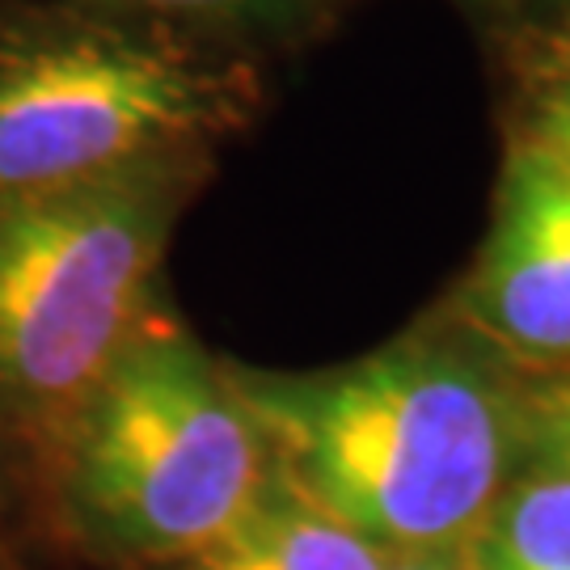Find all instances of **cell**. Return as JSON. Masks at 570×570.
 I'll return each instance as SVG.
<instances>
[{"mask_svg":"<svg viewBox=\"0 0 570 570\" xmlns=\"http://www.w3.org/2000/svg\"><path fill=\"white\" fill-rule=\"evenodd\" d=\"M503 42H558L570 47V0H503V21L494 30Z\"/></svg>","mask_w":570,"mask_h":570,"instance_id":"obj_12","label":"cell"},{"mask_svg":"<svg viewBox=\"0 0 570 570\" xmlns=\"http://www.w3.org/2000/svg\"><path fill=\"white\" fill-rule=\"evenodd\" d=\"M449 4H456L482 35H494L503 21V0H449Z\"/></svg>","mask_w":570,"mask_h":570,"instance_id":"obj_13","label":"cell"},{"mask_svg":"<svg viewBox=\"0 0 570 570\" xmlns=\"http://www.w3.org/2000/svg\"><path fill=\"white\" fill-rule=\"evenodd\" d=\"M216 169L220 153H186L0 199V461L35 532L68 423L122 346L174 305L165 263Z\"/></svg>","mask_w":570,"mask_h":570,"instance_id":"obj_3","label":"cell"},{"mask_svg":"<svg viewBox=\"0 0 570 570\" xmlns=\"http://www.w3.org/2000/svg\"><path fill=\"white\" fill-rule=\"evenodd\" d=\"M393 558L313 508L275 473L263 499L216 546L169 570H389Z\"/></svg>","mask_w":570,"mask_h":570,"instance_id":"obj_6","label":"cell"},{"mask_svg":"<svg viewBox=\"0 0 570 570\" xmlns=\"http://www.w3.org/2000/svg\"><path fill=\"white\" fill-rule=\"evenodd\" d=\"M511 63L508 148H520L570 183V47L503 42Z\"/></svg>","mask_w":570,"mask_h":570,"instance_id":"obj_9","label":"cell"},{"mask_svg":"<svg viewBox=\"0 0 570 570\" xmlns=\"http://www.w3.org/2000/svg\"><path fill=\"white\" fill-rule=\"evenodd\" d=\"M271 68L169 26L0 0V199L225 153L254 131Z\"/></svg>","mask_w":570,"mask_h":570,"instance_id":"obj_4","label":"cell"},{"mask_svg":"<svg viewBox=\"0 0 570 570\" xmlns=\"http://www.w3.org/2000/svg\"><path fill=\"white\" fill-rule=\"evenodd\" d=\"M389 570H465L461 550L456 553H414V558H393Z\"/></svg>","mask_w":570,"mask_h":570,"instance_id":"obj_14","label":"cell"},{"mask_svg":"<svg viewBox=\"0 0 570 570\" xmlns=\"http://www.w3.org/2000/svg\"><path fill=\"white\" fill-rule=\"evenodd\" d=\"M228 367L275 473L389 558L465 550L529 465V376L440 305L346 364Z\"/></svg>","mask_w":570,"mask_h":570,"instance_id":"obj_1","label":"cell"},{"mask_svg":"<svg viewBox=\"0 0 570 570\" xmlns=\"http://www.w3.org/2000/svg\"><path fill=\"white\" fill-rule=\"evenodd\" d=\"M465 570H570V478L524 465L461 550Z\"/></svg>","mask_w":570,"mask_h":570,"instance_id":"obj_8","label":"cell"},{"mask_svg":"<svg viewBox=\"0 0 570 570\" xmlns=\"http://www.w3.org/2000/svg\"><path fill=\"white\" fill-rule=\"evenodd\" d=\"M524 456L570 478V372L529 376L524 385Z\"/></svg>","mask_w":570,"mask_h":570,"instance_id":"obj_10","label":"cell"},{"mask_svg":"<svg viewBox=\"0 0 570 570\" xmlns=\"http://www.w3.org/2000/svg\"><path fill=\"white\" fill-rule=\"evenodd\" d=\"M440 308L524 376L570 372V183L508 148L487 237Z\"/></svg>","mask_w":570,"mask_h":570,"instance_id":"obj_5","label":"cell"},{"mask_svg":"<svg viewBox=\"0 0 570 570\" xmlns=\"http://www.w3.org/2000/svg\"><path fill=\"white\" fill-rule=\"evenodd\" d=\"M35 4H85L122 18L157 21L178 35L275 68L334 35V26L355 0H35Z\"/></svg>","mask_w":570,"mask_h":570,"instance_id":"obj_7","label":"cell"},{"mask_svg":"<svg viewBox=\"0 0 570 570\" xmlns=\"http://www.w3.org/2000/svg\"><path fill=\"white\" fill-rule=\"evenodd\" d=\"M271 478L228 360L165 305L63 431L39 499L42 550L81 570H169L237 529Z\"/></svg>","mask_w":570,"mask_h":570,"instance_id":"obj_2","label":"cell"},{"mask_svg":"<svg viewBox=\"0 0 570 570\" xmlns=\"http://www.w3.org/2000/svg\"><path fill=\"white\" fill-rule=\"evenodd\" d=\"M0 570H51V558L42 550L4 461H0Z\"/></svg>","mask_w":570,"mask_h":570,"instance_id":"obj_11","label":"cell"}]
</instances>
